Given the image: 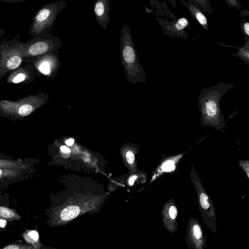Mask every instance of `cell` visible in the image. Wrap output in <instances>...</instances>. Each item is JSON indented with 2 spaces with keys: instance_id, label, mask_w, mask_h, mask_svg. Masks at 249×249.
Instances as JSON below:
<instances>
[{
  "instance_id": "6da1fadb",
  "label": "cell",
  "mask_w": 249,
  "mask_h": 249,
  "mask_svg": "<svg viewBox=\"0 0 249 249\" xmlns=\"http://www.w3.org/2000/svg\"><path fill=\"white\" fill-rule=\"evenodd\" d=\"M235 85L220 81L210 88H203L198 97L201 114V124L222 131L226 122L220 109V100Z\"/></svg>"
},
{
  "instance_id": "7a4b0ae2",
  "label": "cell",
  "mask_w": 249,
  "mask_h": 249,
  "mask_svg": "<svg viewBox=\"0 0 249 249\" xmlns=\"http://www.w3.org/2000/svg\"><path fill=\"white\" fill-rule=\"evenodd\" d=\"M121 31L120 56L126 79L133 85L137 83L144 84L146 82L145 72L139 60L130 29L124 24Z\"/></svg>"
},
{
  "instance_id": "3957f363",
  "label": "cell",
  "mask_w": 249,
  "mask_h": 249,
  "mask_svg": "<svg viewBox=\"0 0 249 249\" xmlns=\"http://www.w3.org/2000/svg\"><path fill=\"white\" fill-rule=\"evenodd\" d=\"M49 98V95L42 92L13 101L0 100V115L10 118H23L33 113L44 105Z\"/></svg>"
},
{
  "instance_id": "277c9868",
  "label": "cell",
  "mask_w": 249,
  "mask_h": 249,
  "mask_svg": "<svg viewBox=\"0 0 249 249\" xmlns=\"http://www.w3.org/2000/svg\"><path fill=\"white\" fill-rule=\"evenodd\" d=\"M62 41L51 33L33 37L22 42L23 62L31 63L37 58L50 53L58 54Z\"/></svg>"
},
{
  "instance_id": "5b68a950",
  "label": "cell",
  "mask_w": 249,
  "mask_h": 249,
  "mask_svg": "<svg viewBox=\"0 0 249 249\" xmlns=\"http://www.w3.org/2000/svg\"><path fill=\"white\" fill-rule=\"evenodd\" d=\"M19 36H7L0 42V81L23 63Z\"/></svg>"
},
{
  "instance_id": "8992f818",
  "label": "cell",
  "mask_w": 249,
  "mask_h": 249,
  "mask_svg": "<svg viewBox=\"0 0 249 249\" xmlns=\"http://www.w3.org/2000/svg\"><path fill=\"white\" fill-rule=\"evenodd\" d=\"M66 5V2L61 0L42 6L33 18L28 34L33 37L51 33L57 15Z\"/></svg>"
},
{
  "instance_id": "52a82bcc",
  "label": "cell",
  "mask_w": 249,
  "mask_h": 249,
  "mask_svg": "<svg viewBox=\"0 0 249 249\" xmlns=\"http://www.w3.org/2000/svg\"><path fill=\"white\" fill-rule=\"evenodd\" d=\"M30 64L35 68L38 77L42 75L53 81L57 75L61 62L58 54L50 53L37 58Z\"/></svg>"
},
{
  "instance_id": "ba28073f",
  "label": "cell",
  "mask_w": 249,
  "mask_h": 249,
  "mask_svg": "<svg viewBox=\"0 0 249 249\" xmlns=\"http://www.w3.org/2000/svg\"><path fill=\"white\" fill-rule=\"evenodd\" d=\"M22 63L7 75V83L26 84L36 81L38 76L33 65L30 63Z\"/></svg>"
},
{
  "instance_id": "9c48e42d",
  "label": "cell",
  "mask_w": 249,
  "mask_h": 249,
  "mask_svg": "<svg viewBox=\"0 0 249 249\" xmlns=\"http://www.w3.org/2000/svg\"><path fill=\"white\" fill-rule=\"evenodd\" d=\"M110 0H96L94 2V13L95 19L104 31L107 29L110 21Z\"/></svg>"
},
{
  "instance_id": "30bf717a",
  "label": "cell",
  "mask_w": 249,
  "mask_h": 249,
  "mask_svg": "<svg viewBox=\"0 0 249 249\" xmlns=\"http://www.w3.org/2000/svg\"><path fill=\"white\" fill-rule=\"evenodd\" d=\"M184 153H180L163 159L154 172L151 181H153L165 173L175 171Z\"/></svg>"
},
{
  "instance_id": "8fae6325",
  "label": "cell",
  "mask_w": 249,
  "mask_h": 249,
  "mask_svg": "<svg viewBox=\"0 0 249 249\" xmlns=\"http://www.w3.org/2000/svg\"><path fill=\"white\" fill-rule=\"evenodd\" d=\"M185 5L189 9L192 17L205 30H208V24L207 18L199 8L190 3H186Z\"/></svg>"
},
{
  "instance_id": "7c38bea8",
  "label": "cell",
  "mask_w": 249,
  "mask_h": 249,
  "mask_svg": "<svg viewBox=\"0 0 249 249\" xmlns=\"http://www.w3.org/2000/svg\"><path fill=\"white\" fill-rule=\"evenodd\" d=\"M21 216L15 210L9 208L0 206V218L8 221L19 220Z\"/></svg>"
},
{
  "instance_id": "4fadbf2b",
  "label": "cell",
  "mask_w": 249,
  "mask_h": 249,
  "mask_svg": "<svg viewBox=\"0 0 249 249\" xmlns=\"http://www.w3.org/2000/svg\"><path fill=\"white\" fill-rule=\"evenodd\" d=\"M238 49V52L233 54L242 59L247 65H249V39L246 41L244 45Z\"/></svg>"
},
{
  "instance_id": "5bb4252c",
  "label": "cell",
  "mask_w": 249,
  "mask_h": 249,
  "mask_svg": "<svg viewBox=\"0 0 249 249\" xmlns=\"http://www.w3.org/2000/svg\"><path fill=\"white\" fill-rule=\"evenodd\" d=\"M0 167L9 169H23L24 166L20 162L8 160L6 158H0Z\"/></svg>"
},
{
  "instance_id": "9a60e30c",
  "label": "cell",
  "mask_w": 249,
  "mask_h": 249,
  "mask_svg": "<svg viewBox=\"0 0 249 249\" xmlns=\"http://www.w3.org/2000/svg\"><path fill=\"white\" fill-rule=\"evenodd\" d=\"M19 169H9L0 167V181L6 179L9 177H15L20 173Z\"/></svg>"
},
{
  "instance_id": "2e32d148",
  "label": "cell",
  "mask_w": 249,
  "mask_h": 249,
  "mask_svg": "<svg viewBox=\"0 0 249 249\" xmlns=\"http://www.w3.org/2000/svg\"><path fill=\"white\" fill-rule=\"evenodd\" d=\"M23 237L27 243L31 245L39 241L38 233L34 230L27 231L23 233Z\"/></svg>"
},
{
  "instance_id": "e0dca14e",
  "label": "cell",
  "mask_w": 249,
  "mask_h": 249,
  "mask_svg": "<svg viewBox=\"0 0 249 249\" xmlns=\"http://www.w3.org/2000/svg\"><path fill=\"white\" fill-rule=\"evenodd\" d=\"M0 249H36L35 247L28 243L14 242L9 244Z\"/></svg>"
},
{
  "instance_id": "ac0fdd59",
  "label": "cell",
  "mask_w": 249,
  "mask_h": 249,
  "mask_svg": "<svg viewBox=\"0 0 249 249\" xmlns=\"http://www.w3.org/2000/svg\"><path fill=\"white\" fill-rule=\"evenodd\" d=\"M188 24V20L185 18H179L174 24V28L177 31H180L185 28Z\"/></svg>"
},
{
  "instance_id": "d6986e66",
  "label": "cell",
  "mask_w": 249,
  "mask_h": 249,
  "mask_svg": "<svg viewBox=\"0 0 249 249\" xmlns=\"http://www.w3.org/2000/svg\"><path fill=\"white\" fill-rule=\"evenodd\" d=\"M242 32L245 36L246 41L249 39V22L243 20L241 24Z\"/></svg>"
},
{
  "instance_id": "ffe728a7",
  "label": "cell",
  "mask_w": 249,
  "mask_h": 249,
  "mask_svg": "<svg viewBox=\"0 0 249 249\" xmlns=\"http://www.w3.org/2000/svg\"><path fill=\"white\" fill-rule=\"evenodd\" d=\"M239 165L244 171L248 178H249V160H239Z\"/></svg>"
},
{
  "instance_id": "44dd1931",
  "label": "cell",
  "mask_w": 249,
  "mask_h": 249,
  "mask_svg": "<svg viewBox=\"0 0 249 249\" xmlns=\"http://www.w3.org/2000/svg\"><path fill=\"white\" fill-rule=\"evenodd\" d=\"M193 232L195 237L197 239H199L202 236V232L199 226L198 225H195L193 227Z\"/></svg>"
},
{
  "instance_id": "7402d4cb",
  "label": "cell",
  "mask_w": 249,
  "mask_h": 249,
  "mask_svg": "<svg viewBox=\"0 0 249 249\" xmlns=\"http://www.w3.org/2000/svg\"><path fill=\"white\" fill-rule=\"evenodd\" d=\"M225 1L231 8L235 7L240 9L241 4L238 1L235 0H226Z\"/></svg>"
},
{
  "instance_id": "603a6c76",
  "label": "cell",
  "mask_w": 249,
  "mask_h": 249,
  "mask_svg": "<svg viewBox=\"0 0 249 249\" xmlns=\"http://www.w3.org/2000/svg\"><path fill=\"white\" fill-rule=\"evenodd\" d=\"M126 158L128 163L132 164L135 160L134 153L131 151H128L126 154Z\"/></svg>"
},
{
  "instance_id": "cb8c5ba5",
  "label": "cell",
  "mask_w": 249,
  "mask_h": 249,
  "mask_svg": "<svg viewBox=\"0 0 249 249\" xmlns=\"http://www.w3.org/2000/svg\"><path fill=\"white\" fill-rule=\"evenodd\" d=\"M169 214L170 217L172 219H175L177 215V210L176 207L172 205L169 209Z\"/></svg>"
},
{
  "instance_id": "d4e9b609",
  "label": "cell",
  "mask_w": 249,
  "mask_h": 249,
  "mask_svg": "<svg viewBox=\"0 0 249 249\" xmlns=\"http://www.w3.org/2000/svg\"><path fill=\"white\" fill-rule=\"evenodd\" d=\"M60 150L62 154H64L63 156L64 157L67 158L70 156L71 151L68 147L66 146H62L60 147Z\"/></svg>"
},
{
  "instance_id": "484cf974",
  "label": "cell",
  "mask_w": 249,
  "mask_h": 249,
  "mask_svg": "<svg viewBox=\"0 0 249 249\" xmlns=\"http://www.w3.org/2000/svg\"><path fill=\"white\" fill-rule=\"evenodd\" d=\"M33 246L36 249H55L44 246L39 241L34 244Z\"/></svg>"
},
{
  "instance_id": "4316f807",
  "label": "cell",
  "mask_w": 249,
  "mask_h": 249,
  "mask_svg": "<svg viewBox=\"0 0 249 249\" xmlns=\"http://www.w3.org/2000/svg\"><path fill=\"white\" fill-rule=\"evenodd\" d=\"M136 178H137L136 176H132V177H131L129 180V185H132L134 184V182Z\"/></svg>"
},
{
  "instance_id": "83f0119b",
  "label": "cell",
  "mask_w": 249,
  "mask_h": 249,
  "mask_svg": "<svg viewBox=\"0 0 249 249\" xmlns=\"http://www.w3.org/2000/svg\"><path fill=\"white\" fill-rule=\"evenodd\" d=\"M74 140L72 139H70L66 141V143L68 146H71L73 144Z\"/></svg>"
},
{
  "instance_id": "f1b7e54d",
  "label": "cell",
  "mask_w": 249,
  "mask_h": 249,
  "mask_svg": "<svg viewBox=\"0 0 249 249\" xmlns=\"http://www.w3.org/2000/svg\"><path fill=\"white\" fill-rule=\"evenodd\" d=\"M5 30L3 29H0V38L2 36L5 34Z\"/></svg>"
}]
</instances>
